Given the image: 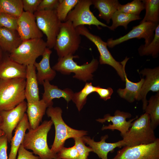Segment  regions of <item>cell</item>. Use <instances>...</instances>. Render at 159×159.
<instances>
[{"instance_id": "obj_1", "label": "cell", "mask_w": 159, "mask_h": 159, "mask_svg": "<svg viewBox=\"0 0 159 159\" xmlns=\"http://www.w3.org/2000/svg\"><path fill=\"white\" fill-rule=\"evenodd\" d=\"M53 124L51 120H45L36 128L28 130L21 144L24 148L32 150L40 159H56L57 154L52 152L47 143V134Z\"/></svg>"}, {"instance_id": "obj_2", "label": "cell", "mask_w": 159, "mask_h": 159, "mask_svg": "<svg viewBox=\"0 0 159 159\" xmlns=\"http://www.w3.org/2000/svg\"><path fill=\"white\" fill-rule=\"evenodd\" d=\"M46 112L51 118L55 127L54 139L50 149L53 153L56 154L64 147L67 139L82 137L87 134L86 131L75 129L66 124L62 119V111L60 107H49Z\"/></svg>"}, {"instance_id": "obj_3", "label": "cell", "mask_w": 159, "mask_h": 159, "mask_svg": "<svg viewBox=\"0 0 159 159\" xmlns=\"http://www.w3.org/2000/svg\"><path fill=\"white\" fill-rule=\"evenodd\" d=\"M122 137L125 146L132 147L154 142L157 138L150 125L149 115L145 112L135 120Z\"/></svg>"}, {"instance_id": "obj_4", "label": "cell", "mask_w": 159, "mask_h": 159, "mask_svg": "<svg viewBox=\"0 0 159 159\" xmlns=\"http://www.w3.org/2000/svg\"><path fill=\"white\" fill-rule=\"evenodd\" d=\"M78 57L77 55L69 54L59 58L52 68L64 74L73 73L75 74L73 76V78L84 82L93 80V74L98 68L99 61L93 58L89 63L79 65L73 60L74 58Z\"/></svg>"}, {"instance_id": "obj_5", "label": "cell", "mask_w": 159, "mask_h": 159, "mask_svg": "<svg viewBox=\"0 0 159 159\" xmlns=\"http://www.w3.org/2000/svg\"><path fill=\"white\" fill-rule=\"evenodd\" d=\"M26 79H0V112L12 109L24 101Z\"/></svg>"}, {"instance_id": "obj_6", "label": "cell", "mask_w": 159, "mask_h": 159, "mask_svg": "<svg viewBox=\"0 0 159 159\" xmlns=\"http://www.w3.org/2000/svg\"><path fill=\"white\" fill-rule=\"evenodd\" d=\"M76 29L80 35L85 37L95 45L100 54L99 63L101 64L108 65L114 68L122 80L124 82L125 66L129 58L126 57L120 62L117 61L108 50L107 42L100 37L91 33L85 26H80Z\"/></svg>"}, {"instance_id": "obj_7", "label": "cell", "mask_w": 159, "mask_h": 159, "mask_svg": "<svg viewBox=\"0 0 159 159\" xmlns=\"http://www.w3.org/2000/svg\"><path fill=\"white\" fill-rule=\"evenodd\" d=\"M47 47L46 42L42 38H35L22 41L11 52L9 58L26 66L34 65L36 59L42 56Z\"/></svg>"}, {"instance_id": "obj_8", "label": "cell", "mask_w": 159, "mask_h": 159, "mask_svg": "<svg viewBox=\"0 0 159 159\" xmlns=\"http://www.w3.org/2000/svg\"><path fill=\"white\" fill-rule=\"evenodd\" d=\"M81 41L80 35L69 21L62 22L54 47L58 56L62 57L73 54L79 48Z\"/></svg>"}, {"instance_id": "obj_9", "label": "cell", "mask_w": 159, "mask_h": 159, "mask_svg": "<svg viewBox=\"0 0 159 159\" xmlns=\"http://www.w3.org/2000/svg\"><path fill=\"white\" fill-rule=\"evenodd\" d=\"M34 14L38 28L47 37V47L54 48L62 22L55 9L37 11Z\"/></svg>"}, {"instance_id": "obj_10", "label": "cell", "mask_w": 159, "mask_h": 159, "mask_svg": "<svg viewBox=\"0 0 159 159\" xmlns=\"http://www.w3.org/2000/svg\"><path fill=\"white\" fill-rule=\"evenodd\" d=\"M92 0H79L74 8L69 13L66 21H71L75 28L80 26L93 25L98 29L100 26L108 28L106 24L100 21L91 11Z\"/></svg>"}, {"instance_id": "obj_11", "label": "cell", "mask_w": 159, "mask_h": 159, "mask_svg": "<svg viewBox=\"0 0 159 159\" xmlns=\"http://www.w3.org/2000/svg\"><path fill=\"white\" fill-rule=\"evenodd\" d=\"M112 159H159V139L149 144L124 146Z\"/></svg>"}, {"instance_id": "obj_12", "label": "cell", "mask_w": 159, "mask_h": 159, "mask_svg": "<svg viewBox=\"0 0 159 159\" xmlns=\"http://www.w3.org/2000/svg\"><path fill=\"white\" fill-rule=\"evenodd\" d=\"M158 24L150 22L140 23L133 26L131 30L123 36L115 39L112 38L108 39L106 42L107 46L112 48L117 45L133 38L144 39L145 44L144 45L146 46L153 39L155 29Z\"/></svg>"}, {"instance_id": "obj_13", "label": "cell", "mask_w": 159, "mask_h": 159, "mask_svg": "<svg viewBox=\"0 0 159 159\" xmlns=\"http://www.w3.org/2000/svg\"><path fill=\"white\" fill-rule=\"evenodd\" d=\"M27 109V102L25 100L14 108L0 112L2 121L0 129L4 132L10 142L12 132L23 118Z\"/></svg>"}, {"instance_id": "obj_14", "label": "cell", "mask_w": 159, "mask_h": 159, "mask_svg": "<svg viewBox=\"0 0 159 159\" xmlns=\"http://www.w3.org/2000/svg\"><path fill=\"white\" fill-rule=\"evenodd\" d=\"M17 32L22 41L42 38L43 36L37 26L34 14L24 11L18 18Z\"/></svg>"}, {"instance_id": "obj_15", "label": "cell", "mask_w": 159, "mask_h": 159, "mask_svg": "<svg viewBox=\"0 0 159 159\" xmlns=\"http://www.w3.org/2000/svg\"><path fill=\"white\" fill-rule=\"evenodd\" d=\"M131 116V114L129 112L117 110L113 116L107 114L104 116L103 118H99L96 120L101 123H104L106 121L111 122L112 124H109L108 125L103 126L102 130H110L112 131L117 130L120 132V135L122 137L128 131L132 122L138 117L136 116L128 121L126 120L127 119L130 118Z\"/></svg>"}, {"instance_id": "obj_16", "label": "cell", "mask_w": 159, "mask_h": 159, "mask_svg": "<svg viewBox=\"0 0 159 159\" xmlns=\"http://www.w3.org/2000/svg\"><path fill=\"white\" fill-rule=\"evenodd\" d=\"M140 73L144 77V81L140 93V101L143 103V109L144 111L148 105L146 96L150 91L159 92V67L153 68H145Z\"/></svg>"}, {"instance_id": "obj_17", "label": "cell", "mask_w": 159, "mask_h": 159, "mask_svg": "<svg viewBox=\"0 0 159 159\" xmlns=\"http://www.w3.org/2000/svg\"><path fill=\"white\" fill-rule=\"evenodd\" d=\"M108 137L107 135H105L101 137L100 141L96 142L90 137L85 135L82 137L85 143L89 145L93 152L101 159H108L107 156L109 152L112 151L116 148L125 146L122 140L113 143L106 142L105 140Z\"/></svg>"}, {"instance_id": "obj_18", "label": "cell", "mask_w": 159, "mask_h": 159, "mask_svg": "<svg viewBox=\"0 0 159 159\" xmlns=\"http://www.w3.org/2000/svg\"><path fill=\"white\" fill-rule=\"evenodd\" d=\"M26 66L11 59L9 56L0 63V79L26 78Z\"/></svg>"}, {"instance_id": "obj_19", "label": "cell", "mask_w": 159, "mask_h": 159, "mask_svg": "<svg viewBox=\"0 0 159 159\" xmlns=\"http://www.w3.org/2000/svg\"><path fill=\"white\" fill-rule=\"evenodd\" d=\"M52 52L50 49L47 47L40 61L36 62L34 64L37 71V77L39 84L42 85L45 81L52 80L56 75V71L51 67L50 64V58Z\"/></svg>"}, {"instance_id": "obj_20", "label": "cell", "mask_w": 159, "mask_h": 159, "mask_svg": "<svg viewBox=\"0 0 159 159\" xmlns=\"http://www.w3.org/2000/svg\"><path fill=\"white\" fill-rule=\"evenodd\" d=\"M50 81H45L42 85L44 92L42 94V99L47 105L48 107L52 106V100L55 98H64L68 103L72 100L73 91L69 88L63 90L59 88L56 85L51 84Z\"/></svg>"}, {"instance_id": "obj_21", "label": "cell", "mask_w": 159, "mask_h": 159, "mask_svg": "<svg viewBox=\"0 0 159 159\" xmlns=\"http://www.w3.org/2000/svg\"><path fill=\"white\" fill-rule=\"evenodd\" d=\"M36 69L34 65L26 66L25 95L27 102L40 100Z\"/></svg>"}, {"instance_id": "obj_22", "label": "cell", "mask_w": 159, "mask_h": 159, "mask_svg": "<svg viewBox=\"0 0 159 159\" xmlns=\"http://www.w3.org/2000/svg\"><path fill=\"white\" fill-rule=\"evenodd\" d=\"M48 107L42 99L27 102L26 114L30 128L35 129L39 125Z\"/></svg>"}, {"instance_id": "obj_23", "label": "cell", "mask_w": 159, "mask_h": 159, "mask_svg": "<svg viewBox=\"0 0 159 159\" xmlns=\"http://www.w3.org/2000/svg\"><path fill=\"white\" fill-rule=\"evenodd\" d=\"M30 128L26 113L15 129L14 136L10 142L11 147L8 159H16L18 150L23 141L26 132Z\"/></svg>"}, {"instance_id": "obj_24", "label": "cell", "mask_w": 159, "mask_h": 159, "mask_svg": "<svg viewBox=\"0 0 159 159\" xmlns=\"http://www.w3.org/2000/svg\"><path fill=\"white\" fill-rule=\"evenodd\" d=\"M125 87L124 89L119 88L117 90L118 95L130 103L135 100L140 101L141 89L144 81V78H141L138 82H134L130 80L124 71Z\"/></svg>"}, {"instance_id": "obj_25", "label": "cell", "mask_w": 159, "mask_h": 159, "mask_svg": "<svg viewBox=\"0 0 159 159\" xmlns=\"http://www.w3.org/2000/svg\"><path fill=\"white\" fill-rule=\"evenodd\" d=\"M92 5L99 11L98 17L109 24L120 4L117 0H92Z\"/></svg>"}, {"instance_id": "obj_26", "label": "cell", "mask_w": 159, "mask_h": 159, "mask_svg": "<svg viewBox=\"0 0 159 159\" xmlns=\"http://www.w3.org/2000/svg\"><path fill=\"white\" fill-rule=\"evenodd\" d=\"M22 41L17 31L0 27V47L2 50L10 53Z\"/></svg>"}, {"instance_id": "obj_27", "label": "cell", "mask_w": 159, "mask_h": 159, "mask_svg": "<svg viewBox=\"0 0 159 159\" xmlns=\"http://www.w3.org/2000/svg\"><path fill=\"white\" fill-rule=\"evenodd\" d=\"M148 102L144 111L149 115L150 125L154 130L159 125V92L152 95Z\"/></svg>"}, {"instance_id": "obj_28", "label": "cell", "mask_w": 159, "mask_h": 159, "mask_svg": "<svg viewBox=\"0 0 159 159\" xmlns=\"http://www.w3.org/2000/svg\"><path fill=\"white\" fill-rule=\"evenodd\" d=\"M145 14L143 19L140 23L150 22L159 24V0H143Z\"/></svg>"}, {"instance_id": "obj_29", "label": "cell", "mask_w": 159, "mask_h": 159, "mask_svg": "<svg viewBox=\"0 0 159 159\" xmlns=\"http://www.w3.org/2000/svg\"><path fill=\"white\" fill-rule=\"evenodd\" d=\"M140 56H151L156 58L158 56L159 53V24L156 27L154 33V37L151 42L148 45H141L138 49Z\"/></svg>"}, {"instance_id": "obj_30", "label": "cell", "mask_w": 159, "mask_h": 159, "mask_svg": "<svg viewBox=\"0 0 159 159\" xmlns=\"http://www.w3.org/2000/svg\"><path fill=\"white\" fill-rule=\"evenodd\" d=\"M141 19L139 15L127 14L117 10L111 19L112 24L108 28L110 30H114L118 26H122L126 30L130 22Z\"/></svg>"}, {"instance_id": "obj_31", "label": "cell", "mask_w": 159, "mask_h": 159, "mask_svg": "<svg viewBox=\"0 0 159 159\" xmlns=\"http://www.w3.org/2000/svg\"><path fill=\"white\" fill-rule=\"evenodd\" d=\"M0 9L1 12L18 18L24 11L22 0H0Z\"/></svg>"}, {"instance_id": "obj_32", "label": "cell", "mask_w": 159, "mask_h": 159, "mask_svg": "<svg viewBox=\"0 0 159 159\" xmlns=\"http://www.w3.org/2000/svg\"><path fill=\"white\" fill-rule=\"evenodd\" d=\"M96 86H93L92 82H86L83 88L80 91L74 93L72 100L75 103L80 112L87 102L88 96L95 92Z\"/></svg>"}, {"instance_id": "obj_33", "label": "cell", "mask_w": 159, "mask_h": 159, "mask_svg": "<svg viewBox=\"0 0 159 159\" xmlns=\"http://www.w3.org/2000/svg\"><path fill=\"white\" fill-rule=\"evenodd\" d=\"M79 0H59L55 9L57 15L61 22L66 21L67 15L75 7Z\"/></svg>"}, {"instance_id": "obj_34", "label": "cell", "mask_w": 159, "mask_h": 159, "mask_svg": "<svg viewBox=\"0 0 159 159\" xmlns=\"http://www.w3.org/2000/svg\"><path fill=\"white\" fill-rule=\"evenodd\" d=\"M145 9L144 3L142 0H134L126 4H120L117 10L127 14L139 15L141 11Z\"/></svg>"}, {"instance_id": "obj_35", "label": "cell", "mask_w": 159, "mask_h": 159, "mask_svg": "<svg viewBox=\"0 0 159 159\" xmlns=\"http://www.w3.org/2000/svg\"><path fill=\"white\" fill-rule=\"evenodd\" d=\"M18 18L7 14H0V27L17 31Z\"/></svg>"}, {"instance_id": "obj_36", "label": "cell", "mask_w": 159, "mask_h": 159, "mask_svg": "<svg viewBox=\"0 0 159 159\" xmlns=\"http://www.w3.org/2000/svg\"><path fill=\"white\" fill-rule=\"evenodd\" d=\"M74 141V145L78 153V159H88L90 152H93L92 149L90 146L87 147L82 137L73 138Z\"/></svg>"}, {"instance_id": "obj_37", "label": "cell", "mask_w": 159, "mask_h": 159, "mask_svg": "<svg viewBox=\"0 0 159 159\" xmlns=\"http://www.w3.org/2000/svg\"><path fill=\"white\" fill-rule=\"evenodd\" d=\"M78 155L74 145L67 148L64 146L57 153L56 159H78Z\"/></svg>"}, {"instance_id": "obj_38", "label": "cell", "mask_w": 159, "mask_h": 159, "mask_svg": "<svg viewBox=\"0 0 159 159\" xmlns=\"http://www.w3.org/2000/svg\"><path fill=\"white\" fill-rule=\"evenodd\" d=\"M42 0H22L24 11L34 14L37 11L38 7Z\"/></svg>"}, {"instance_id": "obj_39", "label": "cell", "mask_w": 159, "mask_h": 159, "mask_svg": "<svg viewBox=\"0 0 159 159\" xmlns=\"http://www.w3.org/2000/svg\"><path fill=\"white\" fill-rule=\"evenodd\" d=\"M59 1V0H42L37 11L55 9Z\"/></svg>"}, {"instance_id": "obj_40", "label": "cell", "mask_w": 159, "mask_h": 159, "mask_svg": "<svg viewBox=\"0 0 159 159\" xmlns=\"http://www.w3.org/2000/svg\"><path fill=\"white\" fill-rule=\"evenodd\" d=\"M17 153V159H40L39 157L34 155L33 152L25 148L22 144L19 148Z\"/></svg>"}, {"instance_id": "obj_41", "label": "cell", "mask_w": 159, "mask_h": 159, "mask_svg": "<svg viewBox=\"0 0 159 159\" xmlns=\"http://www.w3.org/2000/svg\"><path fill=\"white\" fill-rule=\"evenodd\" d=\"M95 92L99 95L100 99L104 101H107L111 98L113 92V90L110 87L104 88L99 86H97Z\"/></svg>"}, {"instance_id": "obj_42", "label": "cell", "mask_w": 159, "mask_h": 159, "mask_svg": "<svg viewBox=\"0 0 159 159\" xmlns=\"http://www.w3.org/2000/svg\"><path fill=\"white\" fill-rule=\"evenodd\" d=\"M8 142L5 135L0 137V159H8L7 153Z\"/></svg>"}, {"instance_id": "obj_43", "label": "cell", "mask_w": 159, "mask_h": 159, "mask_svg": "<svg viewBox=\"0 0 159 159\" xmlns=\"http://www.w3.org/2000/svg\"><path fill=\"white\" fill-rule=\"evenodd\" d=\"M2 49L0 47V63L2 61Z\"/></svg>"}, {"instance_id": "obj_44", "label": "cell", "mask_w": 159, "mask_h": 159, "mask_svg": "<svg viewBox=\"0 0 159 159\" xmlns=\"http://www.w3.org/2000/svg\"><path fill=\"white\" fill-rule=\"evenodd\" d=\"M4 135L5 134L4 132L0 129V137Z\"/></svg>"}, {"instance_id": "obj_45", "label": "cell", "mask_w": 159, "mask_h": 159, "mask_svg": "<svg viewBox=\"0 0 159 159\" xmlns=\"http://www.w3.org/2000/svg\"><path fill=\"white\" fill-rule=\"evenodd\" d=\"M2 120L1 116L0 115V126L1 125L2 123Z\"/></svg>"}, {"instance_id": "obj_46", "label": "cell", "mask_w": 159, "mask_h": 159, "mask_svg": "<svg viewBox=\"0 0 159 159\" xmlns=\"http://www.w3.org/2000/svg\"><path fill=\"white\" fill-rule=\"evenodd\" d=\"M1 13V11L0 9V14Z\"/></svg>"}]
</instances>
